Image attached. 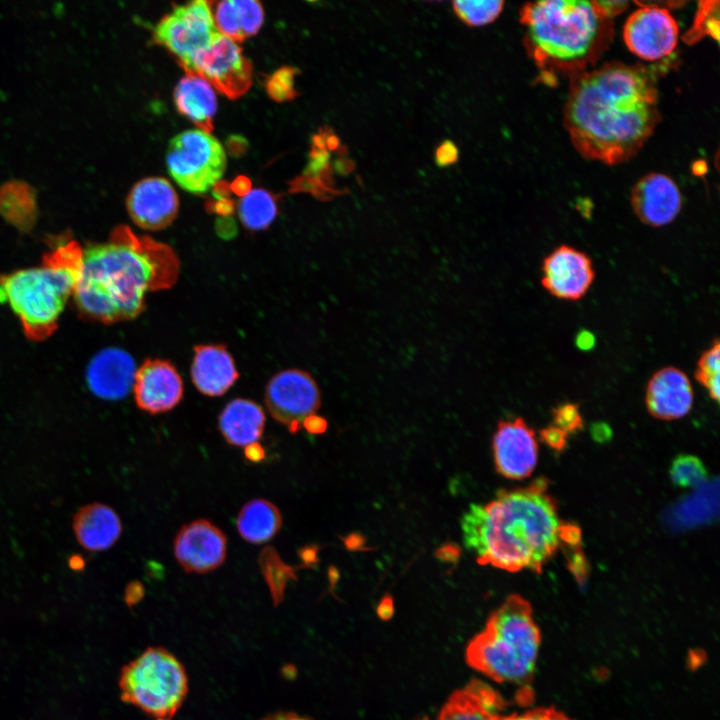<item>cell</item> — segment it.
<instances>
[{"instance_id":"8","label":"cell","mask_w":720,"mask_h":720,"mask_svg":"<svg viewBox=\"0 0 720 720\" xmlns=\"http://www.w3.org/2000/svg\"><path fill=\"white\" fill-rule=\"evenodd\" d=\"M166 164L170 176L182 189L202 195L222 178L227 157L217 138L195 128L182 131L170 139Z\"/></svg>"},{"instance_id":"38","label":"cell","mask_w":720,"mask_h":720,"mask_svg":"<svg viewBox=\"0 0 720 720\" xmlns=\"http://www.w3.org/2000/svg\"><path fill=\"white\" fill-rule=\"evenodd\" d=\"M541 438L547 445L556 450L565 448L568 435L557 426H549L540 432Z\"/></svg>"},{"instance_id":"20","label":"cell","mask_w":720,"mask_h":720,"mask_svg":"<svg viewBox=\"0 0 720 720\" xmlns=\"http://www.w3.org/2000/svg\"><path fill=\"white\" fill-rule=\"evenodd\" d=\"M136 370L129 353L119 348H107L99 352L88 366L89 388L100 398L122 399L133 388Z\"/></svg>"},{"instance_id":"13","label":"cell","mask_w":720,"mask_h":720,"mask_svg":"<svg viewBox=\"0 0 720 720\" xmlns=\"http://www.w3.org/2000/svg\"><path fill=\"white\" fill-rule=\"evenodd\" d=\"M541 284L552 296L569 301L583 298L595 279L590 257L572 246L552 250L541 266Z\"/></svg>"},{"instance_id":"14","label":"cell","mask_w":720,"mask_h":720,"mask_svg":"<svg viewBox=\"0 0 720 720\" xmlns=\"http://www.w3.org/2000/svg\"><path fill=\"white\" fill-rule=\"evenodd\" d=\"M174 554L187 573L205 574L224 563L227 538L212 522L198 519L179 530L174 540Z\"/></svg>"},{"instance_id":"17","label":"cell","mask_w":720,"mask_h":720,"mask_svg":"<svg viewBox=\"0 0 720 720\" xmlns=\"http://www.w3.org/2000/svg\"><path fill=\"white\" fill-rule=\"evenodd\" d=\"M128 213L142 229L158 231L176 218L179 198L171 183L162 177H147L137 182L127 198Z\"/></svg>"},{"instance_id":"10","label":"cell","mask_w":720,"mask_h":720,"mask_svg":"<svg viewBox=\"0 0 720 720\" xmlns=\"http://www.w3.org/2000/svg\"><path fill=\"white\" fill-rule=\"evenodd\" d=\"M184 70L201 76L231 99L245 94L252 84L250 61L237 42L219 32Z\"/></svg>"},{"instance_id":"37","label":"cell","mask_w":720,"mask_h":720,"mask_svg":"<svg viewBox=\"0 0 720 720\" xmlns=\"http://www.w3.org/2000/svg\"><path fill=\"white\" fill-rule=\"evenodd\" d=\"M459 150L451 140H444L435 150V163L438 167H447L458 161Z\"/></svg>"},{"instance_id":"46","label":"cell","mask_w":720,"mask_h":720,"mask_svg":"<svg viewBox=\"0 0 720 720\" xmlns=\"http://www.w3.org/2000/svg\"><path fill=\"white\" fill-rule=\"evenodd\" d=\"M323 135L325 140V146H327L328 149L336 150L340 147L339 138L331 130L324 131Z\"/></svg>"},{"instance_id":"30","label":"cell","mask_w":720,"mask_h":720,"mask_svg":"<svg viewBox=\"0 0 720 720\" xmlns=\"http://www.w3.org/2000/svg\"><path fill=\"white\" fill-rule=\"evenodd\" d=\"M503 1L463 0L452 3L456 16L468 26H483L493 22L502 12Z\"/></svg>"},{"instance_id":"18","label":"cell","mask_w":720,"mask_h":720,"mask_svg":"<svg viewBox=\"0 0 720 720\" xmlns=\"http://www.w3.org/2000/svg\"><path fill=\"white\" fill-rule=\"evenodd\" d=\"M631 205L644 224L661 227L671 223L682 207L676 183L667 175L650 173L642 177L631 192Z\"/></svg>"},{"instance_id":"42","label":"cell","mask_w":720,"mask_h":720,"mask_svg":"<svg viewBox=\"0 0 720 720\" xmlns=\"http://www.w3.org/2000/svg\"><path fill=\"white\" fill-rule=\"evenodd\" d=\"M244 455L248 461L260 462L265 458V450L259 443L254 442L246 446Z\"/></svg>"},{"instance_id":"34","label":"cell","mask_w":720,"mask_h":720,"mask_svg":"<svg viewBox=\"0 0 720 720\" xmlns=\"http://www.w3.org/2000/svg\"><path fill=\"white\" fill-rule=\"evenodd\" d=\"M297 69L282 67L275 71L266 83L269 96L278 102L292 100L296 97L295 76Z\"/></svg>"},{"instance_id":"24","label":"cell","mask_w":720,"mask_h":720,"mask_svg":"<svg viewBox=\"0 0 720 720\" xmlns=\"http://www.w3.org/2000/svg\"><path fill=\"white\" fill-rule=\"evenodd\" d=\"M73 528L78 542L89 551H103L119 538L121 521L107 505L94 503L82 507L74 516Z\"/></svg>"},{"instance_id":"41","label":"cell","mask_w":720,"mask_h":720,"mask_svg":"<svg viewBox=\"0 0 720 720\" xmlns=\"http://www.w3.org/2000/svg\"><path fill=\"white\" fill-rule=\"evenodd\" d=\"M302 426L311 434L323 433L327 428V421L316 414L309 416Z\"/></svg>"},{"instance_id":"32","label":"cell","mask_w":720,"mask_h":720,"mask_svg":"<svg viewBox=\"0 0 720 720\" xmlns=\"http://www.w3.org/2000/svg\"><path fill=\"white\" fill-rule=\"evenodd\" d=\"M670 477L681 488L696 487L706 480L707 470L697 456L681 454L672 461Z\"/></svg>"},{"instance_id":"3","label":"cell","mask_w":720,"mask_h":720,"mask_svg":"<svg viewBox=\"0 0 720 720\" xmlns=\"http://www.w3.org/2000/svg\"><path fill=\"white\" fill-rule=\"evenodd\" d=\"M562 524L547 482L539 479L524 488L501 490L486 504H471L461 531L479 564L541 573L560 548Z\"/></svg>"},{"instance_id":"1","label":"cell","mask_w":720,"mask_h":720,"mask_svg":"<svg viewBox=\"0 0 720 720\" xmlns=\"http://www.w3.org/2000/svg\"><path fill=\"white\" fill-rule=\"evenodd\" d=\"M655 84L647 67L616 61L572 76L564 124L575 149L608 165L635 156L660 121Z\"/></svg>"},{"instance_id":"9","label":"cell","mask_w":720,"mask_h":720,"mask_svg":"<svg viewBox=\"0 0 720 720\" xmlns=\"http://www.w3.org/2000/svg\"><path fill=\"white\" fill-rule=\"evenodd\" d=\"M217 33L210 3L196 0L177 5L164 15L154 27L153 38L185 69Z\"/></svg>"},{"instance_id":"6","label":"cell","mask_w":720,"mask_h":720,"mask_svg":"<svg viewBox=\"0 0 720 720\" xmlns=\"http://www.w3.org/2000/svg\"><path fill=\"white\" fill-rule=\"evenodd\" d=\"M540 644L530 603L513 594L468 643L465 659L471 668L498 683L521 685L533 676Z\"/></svg>"},{"instance_id":"29","label":"cell","mask_w":720,"mask_h":720,"mask_svg":"<svg viewBox=\"0 0 720 720\" xmlns=\"http://www.w3.org/2000/svg\"><path fill=\"white\" fill-rule=\"evenodd\" d=\"M263 576L268 584L274 605L283 600L285 588L291 579H295V568L284 564L276 550L266 547L259 557Z\"/></svg>"},{"instance_id":"23","label":"cell","mask_w":720,"mask_h":720,"mask_svg":"<svg viewBox=\"0 0 720 720\" xmlns=\"http://www.w3.org/2000/svg\"><path fill=\"white\" fill-rule=\"evenodd\" d=\"M173 98L180 114L198 129L211 133L217 111V97L208 81L197 74L186 73L176 84Z\"/></svg>"},{"instance_id":"28","label":"cell","mask_w":720,"mask_h":720,"mask_svg":"<svg viewBox=\"0 0 720 720\" xmlns=\"http://www.w3.org/2000/svg\"><path fill=\"white\" fill-rule=\"evenodd\" d=\"M277 204L267 190L256 188L242 195L238 203V216L242 225L251 231L264 230L277 215Z\"/></svg>"},{"instance_id":"45","label":"cell","mask_w":720,"mask_h":720,"mask_svg":"<svg viewBox=\"0 0 720 720\" xmlns=\"http://www.w3.org/2000/svg\"><path fill=\"white\" fill-rule=\"evenodd\" d=\"M262 720H309L293 712H278L271 714Z\"/></svg>"},{"instance_id":"25","label":"cell","mask_w":720,"mask_h":720,"mask_svg":"<svg viewBox=\"0 0 720 720\" xmlns=\"http://www.w3.org/2000/svg\"><path fill=\"white\" fill-rule=\"evenodd\" d=\"M265 426V414L256 402L236 398L222 410L218 428L227 443L242 447L257 442Z\"/></svg>"},{"instance_id":"16","label":"cell","mask_w":720,"mask_h":720,"mask_svg":"<svg viewBox=\"0 0 720 720\" xmlns=\"http://www.w3.org/2000/svg\"><path fill=\"white\" fill-rule=\"evenodd\" d=\"M133 392L138 408L155 415L179 404L183 397V382L170 361L150 358L136 370Z\"/></svg>"},{"instance_id":"43","label":"cell","mask_w":720,"mask_h":720,"mask_svg":"<svg viewBox=\"0 0 720 720\" xmlns=\"http://www.w3.org/2000/svg\"><path fill=\"white\" fill-rule=\"evenodd\" d=\"M576 345L579 349L588 351L594 347L595 337L591 332L582 330L576 336Z\"/></svg>"},{"instance_id":"15","label":"cell","mask_w":720,"mask_h":720,"mask_svg":"<svg viewBox=\"0 0 720 720\" xmlns=\"http://www.w3.org/2000/svg\"><path fill=\"white\" fill-rule=\"evenodd\" d=\"M492 446L496 470L503 477L521 480L534 471L538 443L534 430L521 417L500 421Z\"/></svg>"},{"instance_id":"44","label":"cell","mask_w":720,"mask_h":720,"mask_svg":"<svg viewBox=\"0 0 720 720\" xmlns=\"http://www.w3.org/2000/svg\"><path fill=\"white\" fill-rule=\"evenodd\" d=\"M333 168L337 174L348 175L354 171L355 163L351 159L341 155V157L334 162Z\"/></svg>"},{"instance_id":"12","label":"cell","mask_w":720,"mask_h":720,"mask_svg":"<svg viewBox=\"0 0 720 720\" xmlns=\"http://www.w3.org/2000/svg\"><path fill=\"white\" fill-rule=\"evenodd\" d=\"M679 29L670 12L656 5H644L626 20L623 38L628 49L647 61L669 56L676 48Z\"/></svg>"},{"instance_id":"11","label":"cell","mask_w":720,"mask_h":720,"mask_svg":"<svg viewBox=\"0 0 720 720\" xmlns=\"http://www.w3.org/2000/svg\"><path fill=\"white\" fill-rule=\"evenodd\" d=\"M264 400L271 416L298 432L303 422L316 414L321 404L316 381L306 371L287 369L275 374L267 383Z\"/></svg>"},{"instance_id":"47","label":"cell","mask_w":720,"mask_h":720,"mask_svg":"<svg viewBox=\"0 0 720 720\" xmlns=\"http://www.w3.org/2000/svg\"><path fill=\"white\" fill-rule=\"evenodd\" d=\"M157 720H168V719H164V718H158Z\"/></svg>"},{"instance_id":"19","label":"cell","mask_w":720,"mask_h":720,"mask_svg":"<svg viewBox=\"0 0 720 720\" xmlns=\"http://www.w3.org/2000/svg\"><path fill=\"white\" fill-rule=\"evenodd\" d=\"M693 400L690 379L677 367H663L648 381L645 403L648 412L657 419L675 420L684 417L690 412Z\"/></svg>"},{"instance_id":"31","label":"cell","mask_w":720,"mask_h":720,"mask_svg":"<svg viewBox=\"0 0 720 720\" xmlns=\"http://www.w3.org/2000/svg\"><path fill=\"white\" fill-rule=\"evenodd\" d=\"M695 378L707 390L710 397L718 402L720 393V343L718 339H715L699 357Z\"/></svg>"},{"instance_id":"36","label":"cell","mask_w":720,"mask_h":720,"mask_svg":"<svg viewBox=\"0 0 720 720\" xmlns=\"http://www.w3.org/2000/svg\"><path fill=\"white\" fill-rule=\"evenodd\" d=\"M501 720H572L553 708H535L521 713L503 715Z\"/></svg>"},{"instance_id":"26","label":"cell","mask_w":720,"mask_h":720,"mask_svg":"<svg viewBox=\"0 0 720 720\" xmlns=\"http://www.w3.org/2000/svg\"><path fill=\"white\" fill-rule=\"evenodd\" d=\"M212 4L217 31L237 43L255 35L263 24L264 11L258 1L225 0Z\"/></svg>"},{"instance_id":"21","label":"cell","mask_w":720,"mask_h":720,"mask_svg":"<svg viewBox=\"0 0 720 720\" xmlns=\"http://www.w3.org/2000/svg\"><path fill=\"white\" fill-rule=\"evenodd\" d=\"M239 377L234 359L224 344L194 347L191 379L197 390L210 397L225 394Z\"/></svg>"},{"instance_id":"2","label":"cell","mask_w":720,"mask_h":720,"mask_svg":"<svg viewBox=\"0 0 720 720\" xmlns=\"http://www.w3.org/2000/svg\"><path fill=\"white\" fill-rule=\"evenodd\" d=\"M179 268L170 246L119 226L106 242L83 249L73 293L76 305L104 324L132 320L144 311L147 292L175 284Z\"/></svg>"},{"instance_id":"7","label":"cell","mask_w":720,"mask_h":720,"mask_svg":"<svg viewBox=\"0 0 720 720\" xmlns=\"http://www.w3.org/2000/svg\"><path fill=\"white\" fill-rule=\"evenodd\" d=\"M122 701L157 718L173 717L188 692L182 663L162 647H149L122 667L119 677Z\"/></svg>"},{"instance_id":"4","label":"cell","mask_w":720,"mask_h":720,"mask_svg":"<svg viewBox=\"0 0 720 720\" xmlns=\"http://www.w3.org/2000/svg\"><path fill=\"white\" fill-rule=\"evenodd\" d=\"M524 45L545 75H577L594 65L613 39L612 19L596 1L542 0L520 10Z\"/></svg>"},{"instance_id":"33","label":"cell","mask_w":720,"mask_h":720,"mask_svg":"<svg viewBox=\"0 0 720 720\" xmlns=\"http://www.w3.org/2000/svg\"><path fill=\"white\" fill-rule=\"evenodd\" d=\"M719 31V2L702 1L699 3L694 23L689 32L684 36L688 43L695 42L704 36L714 37L718 40Z\"/></svg>"},{"instance_id":"35","label":"cell","mask_w":720,"mask_h":720,"mask_svg":"<svg viewBox=\"0 0 720 720\" xmlns=\"http://www.w3.org/2000/svg\"><path fill=\"white\" fill-rule=\"evenodd\" d=\"M555 426L567 435L575 433L583 427V419L579 406L575 403H564L553 409Z\"/></svg>"},{"instance_id":"5","label":"cell","mask_w":720,"mask_h":720,"mask_svg":"<svg viewBox=\"0 0 720 720\" xmlns=\"http://www.w3.org/2000/svg\"><path fill=\"white\" fill-rule=\"evenodd\" d=\"M83 249L74 240H61L39 267L0 276V304H8L25 335L40 341L50 336L68 298L74 293Z\"/></svg>"},{"instance_id":"39","label":"cell","mask_w":720,"mask_h":720,"mask_svg":"<svg viewBox=\"0 0 720 720\" xmlns=\"http://www.w3.org/2000/svg\"><path fill=\"white\" fill-rule=\"evenodd\" d=\"M596 4L598 5V7L602 10V12L605 15H607L609 18L612 19L614 16L623 12L629 5V2H627V1H596Z\"/></svg>"},{"instance_id":"27","label":"cell","mask_w":720,"mask_h":720,"mask_svg":"<svg viewBox=\"0 0 720 720\" xmlns=\"http://www.w3.org/2000/svg\"><path fill=\"white\" fill-rule=\"evenodd\" d=\"M236 525L244 540L252 544H262L279 532L282 516L279 509L270 501L253 499L240 510Z\"/></svg>"},{"instance_id":"40","label":"cell","mask_w":720,"mask_h":720,"mask_svg":"<svg viewBox=\"0 0 720 720\" xmlns=\"http://www.w3.org/2000/svg\"><path fill=\"white\" fill-rule=\"evenodd\" d=\"M144 596V587L140 582H131L126 587L125 600L129 606L138 603Z\"/></svg>"},{"instance_id":"22","label":"cell","mask_w":720,"mask_h":720,"mask_svg":"<svg viewBox=\"0 0 720 720\" xmlns=\"http://www.w3.org/2000/svg\"><path fill=\"white\" fill-rule=\"evenodd\" d=\"M503 704L494 689L473 680L448 697L434 720H501Z\"/></svg>"}]
</instances>
